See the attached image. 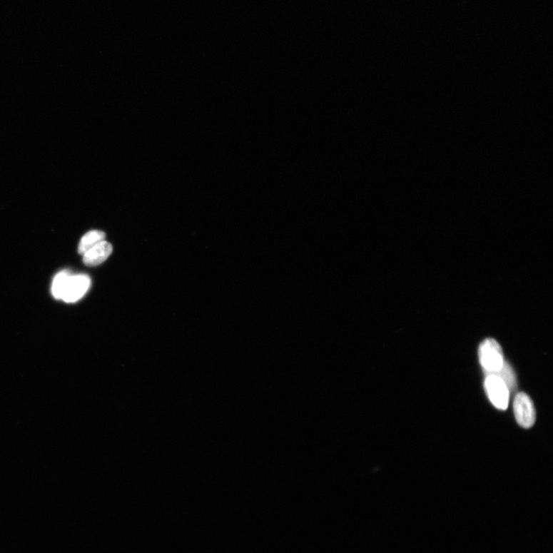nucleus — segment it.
I'll list each match as a JSON object with an SVG mask.
<instances>
[{"label":"nucleus","instance_id":"nucleus-3","mask_svg":"<svg viewBox=\"0 0 553 553\" xmlns=\"http://www.w3.org/2000/svg\"><path fill=\"white\" fill-rule=\"evenodd\" d=\"M514 410L519 426L529 429L534 425L537 417L535 406L534 402L524 392H520L515 397Z\"/></svg>","mask_w":553,"mask_h":553},{"label":"nucleus","instance_id":"nucleus-5","mask_svg":"<svg viewBox=\"0 0 553 553\" xmlns=\"http://www.w3.org/2000/svg\"><path fill=\"white\" fill-rule=\"evenodd\" d=\"M112 253V245L103 240L83 255V263L88 266L98 265L104 263Z\"/></svg>","mask_w":553,"mask_h":553},{"label":"nucleus","instance_id":"nucleus-1","mask_svg":"<svg viewBox=\"0 0 553 553\" xmlns=\"http://www.w3.org/2000/svg\"><path fill=\"white\" fill-rule=\"evenodd\" d=\"M479 356L480 364L487 375L497 373L506 363L502 348L494 339L482 342L479 349Z\"/></svg>","mask_w":553,"mask_h":553},{"label":"nucleus","instance_id":"nucleus-7","mask_svg":"<svg viewBox=\"0 0 553 553\" xmlns=\"http://www.w3.org/2000/svg\"><path fill=\"white\" fill-rule=\"evenodd\" d=\"M71 275L69 271L63 270L55 276L52 285V294L55 298L62 300L68 281Z\"/></svg>","mask_w":553,"mask_h":553},{"label":"nucleus","instance_id":"nucleus-2","mask_svg":"<svg viewBox=\"0 0 553 553\" xmlns=\"http://www.w3.org/2000/svg\"><path fill=\"white\" fill-rule=\"evenodd\" d=\"M487 375L484 387L491 403L500 410H506L509 400V390L507 385L497 375Z\"/></svg>","mask_w":553,"mask_h":553},{"label":"nucleus","instance_id":"nucleus-6","mask_svg":"<svg viewBox=\"0 0 553 553\" xmlns=\"http://www.w3.org/2000/svg\"><path fill=\"white\" fill-rule=\"evenodd\" d=\"M106 235L101 230H91L86 233L80 241L78 245V253L85 255L87 251L92 249L96 245L104 240Z\"/></svg>","mask_w":553,"mask_h":553},{"label":"nucleus","instance_id":"nucleus-4","mask_svg":"<svg viewBox=\"0 0 553 553\" xmlns=\"http://www.w3.org/2000/svg\"><path fill=\"white\" fill-rule=\"evenodd\" d=\"M91 280L86 275H76L70 277L62 300L66 303H76L87 293Z\"/></svg>","mask_w":553,"mask_h":553},{"label":"nucleus","instance_id":"nucleus-8","mask_svg":"<svg viewBox=\"0 0 553 553\" xmlns=\"http://www.w3.org/2000/svg\"><path fill=\"white\" fill-rule=\"evenodd\" d=\"M497 375L502 380H504L507 385L509 390L514 389L516 387V377L514 370H512L511 367L507 364L505 363L504 366L502 367V368L497 372L495 374H492Z\"/></svg>","mask_w":553,"mask_h":553}]
</instances>
